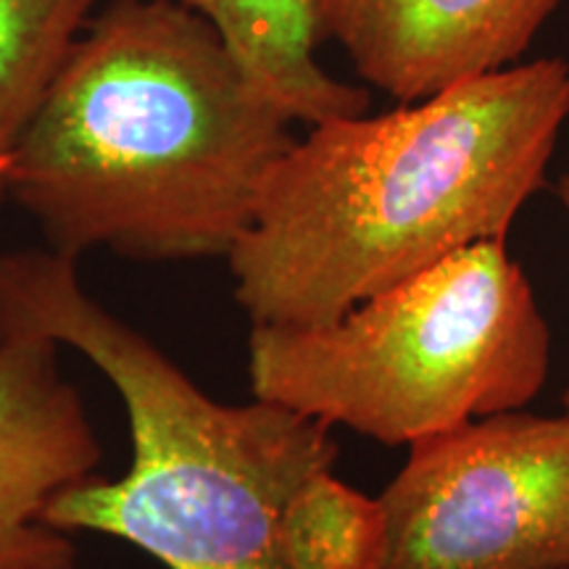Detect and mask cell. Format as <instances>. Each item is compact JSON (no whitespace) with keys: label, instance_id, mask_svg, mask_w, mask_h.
I'll return each instance as SVG.
<instances>
[{"label":"cell","instance_id":"10","mask_svg":"<svg viewBox=\"0 0 569 569\" xmlns=\"http://www.w3.org/2000/svg\"><path fill=\"white\" fill-rule=\"evenodd\" d=\"M280 543L290 569H382L386 509L380 498H369L332 469H322L284 503Z\"/></svg>","mask_w":569,"mask_h":569},{"label":"cell","instance_id":"1","mask_svg":"<svg viewBox=\"0 0 569 569\" xmlns=\"http://www.w3.org/2000/svg\"><path fill=\"white\" fill-rule=\"evenodd\" d=\"M293 119L172 0H113L80 34L6 163L48 248L80 261L227 259L293 146Z\"/></svg>","mask_w":569,"mask_h":569},{"label":"cell","instance_id":"2","mask_svg":"<svg viewBox=\"0 0 569 569\" xmlns=\"http://www.w3.org/2000/svg\"><path fill=\"white\" fill-rule=\"evenodd\" d=\"M569 117V63L519 61L377 117L309 127L227 256L251 325L317 327L507 238Z\"/></svg>","mask_w":569,"mask_h":569},{"label":"cell","instance_id":"7","mask_svg":"<svg viewBox=\"0 0 569 569\" xmlns=\"http://www.w3.org/2000/svg\"><path fill=\"white\" fill-rule=\"evenodd\" d=\"M561 0H315L361 80L417 103L519 63Z\"/></svg>","mask_w":569,"mask_h":569},{"label":"cell","instance_id":"6","mask_svg":"<svg viewBox=\"0 0 569 569\" xmlns=\"http://www.w3.org/2000/svg\"><path fill=\"white\" fill-rule=\"evenodd\" d=\"M103 448L59 346L0 336V569H77L69 532L48 522L67 490L98 478Z\"/></svg>","mask_w":569,"mask_h":569},{"label":"cell","instance_id":"3","mask_svg":"<svg viewBox=\"0 0 569 569\" xmlns=\"http://www.w3.org/2000/svg\"><path fill=\"white\" fill-rule=\"evenodd\" d=\"M0 336H34L82 353L122 401L132 461L56 498L48 522L134 546L167 569H290L284 503L332 469V427L253 398L206 393L151 338L111 315L77 274V259L0 253Z\"/></svg>","mask_w":569,"mask_h":569},{"label":"cell","instance_id":"11","mask_svg":"<svg viewBox=\"0 0 569 569\" xmlns=\"http://www.w3.org/2000/svg\"><path fill=\"white\" fill-rule=\"evenodd\" d=\"M557 196H559V201H561V206H565V211H567V217H569V169L559 177ZM565 407H567V415H569V388L565 390Z\"/></svg>","mask_w":569,"mask_h":569},{"label":"cell","instance_id":"8","mask_svg":"<svg viewBox=\"0 0 569 569\" xmlns=\"http://www.w3.org/2000/svg\"><path fill=\"white\" fill-rule=\"evenodd\" d=\"M203 17L256 84L293 122L309 127L367 113L369 92L319 63L315 0H172Z\"/></svg>","mask_w":569,"mask_h":569},{"label":"cell","instance_id":"5","mask_svg":"<svg viewBox=\"0 0 569 569\" xmlns=\"http://www.w3.org/2000/svg\"><path fill=\"white\" fill-rule=\"evenodd\" d=\"M382 569H569V415L475 419L409 448Z\"/></svg>","mask_w":569,"mask_h":569},{"label":"cell","instance_id":"4","mask_svg":"<svg viewBox=\"0 0 569 569\" xmlns=\"http://www.w3.org/2000/svg\"><path fill=\"white\" fill-rule=\"evenodd\" d=\"M551 327L507 238L480 240L317 327L251 325L253 398L382 446L525 409Z\"/></svg>","mask_w":569,"mask_h":569},{"label":"cell","instance_id":"9","mask_svg":"<svg viewBox=\"0 0 569 569\" xmlns=\"http://www.w3.org/2000/svg\"><path fill=\"white\" fill-rule=\"evenodd\" d=\"M96 0H0V203L6 163L80 40Z\"/></svg>","mask_w":569,"mask_h":569}]
</instances>
